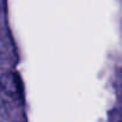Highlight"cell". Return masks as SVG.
Returning <instances> with one entry per match:
<instances>
[{
    "mask_svg": "<svg viewBox=\"0 0 122 122\" xmlns=\"http://www.w3.org/2000/svg\"><path fill=\"white\" fill-rule=\"evenodd\" d=\"M1 89H3V85H1V83H0V91H1Z\"/></svg>",
    "mask_w": 122,
    "mask_h": 122,
    "instance_id": "1",
    "label": "cell"
},
{
    "mask_svg": "<svg viewBox=\"0 0 122 122\" xmlns=\"http://www.w3.org/2000/svg\"><path fill=\"white\" fill-rule=\"evenodd\" d=\"M121 122H122V121H121Z\"/></svg>",
    "mask_w": 122,
    "mask_h": 122,
    "instance_id": "2",
    "label": "cell"
}]
</instances>
